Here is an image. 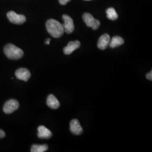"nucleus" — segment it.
<instances>
[{
	"instance_id": "obj_20",
	"label": "nucleus",
	"mask_w": 152,
	"mask_h": 152,
	"mask_svg": "<svg viewBox=\"0 0 152 152\" xmlns=\"http://www.w3.org/2000/svg\"><path fill=\"white\" fill-rule=\"evenodd\" d=\"M85 1H91V0H85Z\"/></svg>"
},
{
	"instance_id": "obj_2",
	"label": "nucleus",
	"mask_w": 152,
	"mask_h": 152,
	"mask_svg": "<svg viewBox=\"0 0 152 152\" xmlns=\"http://www.w3.org/2000/svg\"><path fill=\"white\" fill-rule=\"evenodd\" d=\"M4 53L6 56L11 60H18L22 58L24 55L22 49L12 44H8L6 46Z\"/></svg>"
},
{
	"instance_id": "obj_16",
	"label": "nucleus",
	"mask_w": 152,
	"mask_h": 152,
	"mask_svg": "<svg viewBox=\"0 0 152 152\" xmlns=\"http://www.w3.org/2000/svg\"><path fill=\"white\" fill-rule=\"evenodd\" d=\"M71 0H59V2L61 5H65L68 2H70Z\"/></svg>"
},
{
	"instance_id": "obj_17",
	"label": "nucleus",
	"mask_w": 152,
	"mask_h": 152,
	"mask_svg": "<svg viewBox=\"0 0 152 152\" xmlns=\"http://www.w3.org/2000/svg\"><path fill=\"white\" fill-rule=\"evenodd\" d=\"M147 78L148 80L152 81V71H151L150 72H149L147 75Z\"/></svg>"
},
{
	"instance_id": "obj_3",
	"label": "nucleus",
	"mask_w": 152,
	"mask_h": 152,
	"mask_svg": "<svg viewBox=\"0 0 152 152\" xmlns=\"http://www.w3.org/2000/svg\"><path fill=\"white\" fill-rule=\"evenodd\" d=\"M82 19L87 27L91 28L94 30H97L100 25L99 20L95 19L92 15L89 13H84L82 15Z\"/></svg>"
},
{
	"instance_id": "obj_1",
	"label": "nucleus",
	"mask_w": 152,
	"mask_h": 152,
	"mask_svg": "<svg viewBox=\"0 0 152 152\" xmlns=\"http://www.w3.org/2000/svg\"><path fill=\"white\" fill-rule=\"evenodd\" d=\"M46 27L49 34L54 38H59L64 32L63 24L53 19L47 21Z\"/></svg>"
},
{
	"instance_id": "obj_4",
	"label": "nucleus",
	"mask_w": 152,
	"mask_h": 152,
	"mask_svg": "<svg viewBox=\"0 0 152 152\" xmlns=\"http://www.w3.org/2000/svg\"><path fill=\"white\" fill-rule=\"evenodd\" d=\"M19 107V102L14 99H11L6 102L4 105L3 110L6 114H11Z\"/></svg>"
},
{
	"instance_id": "obj_14",
	"label": "nucleus",
	"mask_w": 152,
	"mask_h": 152,
	"mask_svg": "<svg viewBox=\"0 0 152 152\" xmlns=\"http://www.w3.org/2000/svg\"><path fill=\"white\" fill-rule=\"evenodd\" d=\"M106 13H107V16L109 20H115L118 19V15L117 12L115 10V9L113 7L108 8L106 11Z\"/></svg>"
},
{
	"instance_id": "obj_8",
	"label": "nucleus",
	"mask_w": 152,
	"mask_h": 152,
	"mask_svg": "<svg viewBox=\"0 0 152 152\" xmlns=\"http://www.w3.org/2000/svg\"><path fill=\"white\" fill-rule=\"evenodd\" d=\"M70 130L71 132L76 135H80L83 132V129L78 120L74 119L70 123Z\"/></svg>"
},
{
	"instance_id": "obj_15",
	"label": "nucleus",
	"mask_w": 152,
	"mask_h": 152,
	"mask_svg": "<svg viewBox=\"0 0 152 152\" xmlns=\"http://www.w3.org/2000/svg\"><path fill=\"white\" fill-rule=\"evenodd\" d=\"M48 149V145L46 144L37 145L34 144L31 147L32 152H44L47 151Z\"/></svg>"
},
{
	"instance_id": "obj_5",
	"label": "nucleus",
	"mask_w": 152,
	"mask_h": 152,
	"mask_svg": "<svg viewBox=\"0 0 152 152\" xmlns=\"http://www.w3.org/2000/svg\"><path fill=\"white\" fill-rule=\"evenodd\" d=\"M7 16L10 22L16 24H22L26 21V16L17 14L14 11H11L7 12Z\"/></svg>"
},
{
	"instance_id": "obj_19",
	"label": "nucleus",
	"mask_w": 152,
	"mask_h": 152,
	"mask_svg": "<svg viewBox=\"0 0 152 152\" xmlns=\"http://www.w3.org/2000/svg\"><path fill=\"white\" fill-rule=\"evenodd\" d=\"M50 41H51V39H46V42H45V44H47V45H49L50 44Z\"/></svg>"
},
{
	"instance_id": "obj_12",
	"label": "nucleus",
	"mask_w": 152,
	"mask_h": 152,
	"mask_svg": "<svg viewBox=\"0 0 152 152\" xmlns=\"http://www.w3.org/2000/svg\"><path fill=\"white\" fill-rule=\"evenodd\" d=\"M47 105L50 108L56 109L60 107V103L54 95L50 94L47 98Z\"/></svg>"
},
{
	"instance_id": "obj_10",
	"label": "nucleus",
	"mask_w": 152,
	"mask_h": 152,
	"mask_svg": "<svg viewBox=\"0 0 152 152\" xmlns=\"http://www.w3.org/2000/svg\"><path fill=\"white\" fill-rule=\"evenodd\" d=\"M81 46L80 42L78 41H71L69 42L66 46L63 49V52L65 55H70L75 51L76 49H78Z\"/></svg>"
},
{
	"instance_id": "obj_11",
	"label": "nucleus",
	"mask_w": 152,
	"mask_h": 152,
	"mask_svg": "<svg viewBox=\"0 0 152 152\" xmlns=\"http://www.w3.org/2000/svg\"><path fill=\"white\" fill-rule=\"evenodd\" d=\"M38 137L39 139H49L52 136V132L44 126H39L38 127Z\"/></svg>"
},
{
	"instance_id": "obj_6",
	"label": "nucleus",
	"mask_w": 152,
	"mask_h": 152,
	"mask_svg": "<svg viewBox=\"0 0 152 152\" xmlns=\"http://www.w3.org/2000/svg\"><path fill=\"white\" fill-rule=\"evenodd\" d=\"M62 19L64 21L63 26L64 28V32L67 34H71L73 32L75 29L74 23L71 17L67 15H63Z\"/></svg>"
},
{
	"instance_id": "obj_18",
	"label": "nucleus",
	"mask_w": 152,
	"mask_h": 152,
	"mask_svg": "<svg viewBox=\"0 0 152 152\" xmlns=\"http://www.w3.org/2000/svg\"><path fill=\"white\" fill-rule=\"evenodd\" d=\"M5 136V132L2 130L0 129V139L4 138Z\"/></svg>"
},
{
	"instance_id": "obj_7",
	"label": "nucleus",
	"mask_w": 152,
	"mask_h": 152,
	"mask_svg": "<svg viewBox=\"0 0 152 152\" xmlns=\"http://www.w3.org/2000/svg\"><path fill=\"white\" fill-rule=\"evenodd\" d=\"M15 76L18 79L20 80L28 81L31 77V73L27 69L21 68L15 72Z\"/></svg>"
},
{
	"instance_id": "obj_13",
	"label": "nucleus",
	"mask_w": 152,
	"mask_h": 152,
	"mask_svg": "<svg viewBox=\"0 0 152 152\" xmlns=\"http://www.w3.org/2000/svg\"><path fill=\"white\" fill-rule=\"evenodd\" d=\"M124 44V39L120 36H114L110 41L109 46L111 48H115Z\"/></svg>"
},
{
	"instance_id": "obj_9",
	"label": "nucleus",
	"mask_w": 152,
	"mask_h": 152,
	"mask_svg": "<svg viewBox=\"0 0 152 152\" xmlns=\"http://www.w3.org/2000/svg\"><path fill=\"white\" fill-rule=\"evenodd\" d=\"M110 41V37L108 34H104L98 40V48L100 50H105L109 45Z\"/></svg>"
}]
</instances>
